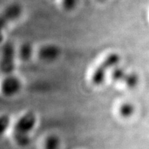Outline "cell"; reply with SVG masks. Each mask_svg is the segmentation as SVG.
<instances>
[{"mask_svg":"<svg viewBox=\"0 0 149 149\" xmlns=\"http://www.w3.org/2000/svg\"><path fill=\"white\" fill-rule=\"evenodd\" d=\"M37 124V116L32 111L22 114L16 122L13 128V139L18 146L26 147L30 144V133Z\"/></svg>","mask_w":149,"mask_h":149,"instance_id":"1","label":"cell"},{"mask_svg":"<svg viewBox=\"0 0 149 149\" xmlns=\"http://www.w3.org/2000/svg\"><path fill=\"white\" fill-rule=\"evenodd\" d=\"M22 13L23 8L21 4L15 2L8 5L0 14V42L8 24L18 20Z\"/></svg>","mask_w":149,"mask_h":149,"instance_id":"2","label":"cell"},{"mask_svg":"<svg viewBox=\"0 0 149 149\" xmlns=\"http://www.w3.org/2000/svg\"><path fill=\"white\" fill-rule=\"evenodd\" d=\"M17 51L12 43L4 44L0 56V71L6 75L13 74L16 68Z\"/></svg>","mask_w":149,"mask_h":149,"instance_id":"3","label":"cell"},{"mask_svg":"<svg viewBox=\"0 0 149 149\" xmlns=\"http://www.w3.org/2000/svg\"><path fill=\"white\" fill-rule=\"evenodd\" d=\"M22 86V81L17 77L13 74H8L0 84V91L4 96L11 97L17 95Z\"/></svg>","mask_w":149,"mask_h":149,"instance_id":"4","label":"cell"},{"mask_svg":"<svg viewBox=\"0 0 149 149\" xmlns=\"http://www.w3.org/2000/svg\"><path fill=\"white\" fill-rule=\"evenodd\" d=\"M60 54L59 47L55 44H45L41 46L37 52L38 57L44 62H52L57 59Z\"/></svg>","mask_w":149,"mask_h":149,"instance_id":"5","label":"cell"},{"mask_svg":"<svg viewBox=\"0 0 149 149\" xmlns=\"http://www.w3.org/2000/svg\"><path fill=\"white\" fill-rule=\"evenodd\" d=\"M34 54V48L30 42H24L22 44L19 50L17 51V55L20 59L24 62L30 60Z\"/></svg>","mask_w":149,"mask_h":149,"instance_id":"6","label":"cell"},{"mask_svg":"<svg viewBox=\"0 0 149 149\" xmlns=\"http://www.w3.org/2000/svg\"><path fill=\"white\" fill-rule=\"evenodd\" d=\"M120 56L119 54L116 52H112L106 56V58L102 63L100 64L101 66L104 68L106 70L108 69L114 68V67L118 66L120 62Z\"/></svg>","mask_w":149,"mask_h":149,"instance_id":"7","label":"cell"},{"mask_svg":"<svg viewBox=\"0 0 149 149\" xmlns=\"http://www.w3.org/2000/svg\"><path fill=\"white\" fill-rule=\"evenodd\" d=\"M108 70L102 67L101 65L96 68L92 75V81L96 85H100L105 80Z\"/></svg>","mask_w":149,"mask_h":149,"instance_id":"8","label":"cell"},{"mask_svg":"<svg viewBox=\"0 0 149 149\" xmlns=\"http://www.w3.org/2000/svg\"><path fill=\"white\" fill-rule=\"evenodd\" d=\"M123 82L126 86L130 89H133L136 88L139 82V75L134 72H131L125 74Z\"/></svg>","mask_w":149,"mask_h":149,"instance_id":"9","label":"cell"},{"mask_svg":"<svg viewBox=\"0 0 149 149\" xmlns=\"http://www.w3.org/2000/svg\"><path fill=\"white\" fill-rule=\"evenodd\" d=\"M60 140L55 135H50L47 137L44 142V149H59Z\"/></svg>","mask_w":149,"mask_h":149,"instance_id":"10","label":"cell"},{"mask_svg":"<svg viewBox=\"0 0 149 149\" xmlns=\"http://www.w3.org/2000/svg\"><path fill=\"white\" fill-rule=\"evenodd\" d=\"M135 112V107L133 104L127 102H124L120 106L119 113L125 118H130L132 116Z\"/></svg>","mask_w":149,"mask_h":149,"instance_id":"11","label":"cell"},{"mask_svg":"<svg viewBox=\"0 0 149 149\" xmlns=\"http://www.w3.org/2000/svg\"><path fill=\"white\" fill-rule=\"evenodd\" d=\"M11 119L6 114L0 115V137L6 132L10 126Z\"/></svg>","mask_w":149,"mask_h":149,"instance_id":"12","label":"cell"},{"mask_svg":"<svg viewBox=\"0 0 149 149\" xmlns=\"http://www.w3.org/2000/svg\"><path fill=\"white\" fill-rule=\"evenodd\" d=\"M127 74L125 70L120 67H116L112 72V78L115 81H123L125 74Z\"/></svg>","mask_w":149,"mask_h":149,"instance_id":"13","label":"cell"},{"mask_svg":"<svg viewBox=\"0 0 149 149\" xmlns=\"http://www.w3.org/2000/svg\"><path fill=\"white\" fill-rule=\"evenodd\" d=\"M80 0H62V6L65 11H73L77 6Z\"/></svg>","mask_w":149,"mask_h":149,"instance_id":"14","label":"cell"},{"mask_svg":"<svg viewBox=\"0 0 149 149\" xmlns=\"http://www.w3.org/2000/svg\"><path fill=\"white\" fill-rule=\"evenodd\" d=\"M107 0H96V1H97V3H103L104 2H106Z\"/></svg>","mask_w":149,"mask_h":149,"instance_id":"15","label":"cell"}]
</instances>
